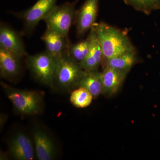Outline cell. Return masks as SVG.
Instances as JSON below:
<instances>
[{"instance_id":"1","label":"cell","mask_w":160,"mask_h":160,"mask_svg":"<svg viewBox=\"0 0 160 160\" xmlns=\"http://www.w3.org/2000/svg\"><path fill=\"white\" fill-rule=\"evenodd\" d=\"M94 27L105 61L136 51L129 38L121 30L103 22L96 23Z\"/></svg>"},{"instance_id":"2","label":"cell","mask_w":160,"mask_h":160,"mask_svg":"<svg viewBox=\"0 0 160 160\" xmlns=\"http://www.w3.org/2000/svg\"><path fill=\"white\" fill-rule=\"evenodd\" d=\"M1 84L6 97L20 114L35 116L42 112L44 105L42 92L17 89L3 82Z\"/></svg>"},{"instance_id":"3","label":"cell","mask_w":160,"mask_h":160,"mask_svg":"<svg viewBox=\"0 0 160 160\" xmlns=\"http://www.w3.org/2000/svg\"><path fill=\"white\" fill-rule=\"evenodd\" d=\"M27 65L32 76L43 85L53 88L54 78L59 59L45 50L26 57Z\"/></svg>"},{"instance_id":"4","label":"cell","mask_w":160,"mask_h":160,"mask_svg":"<svg viewBox=\"0 0 160 160\" xmlns=\"http://www.w3.org/2000/svg\"><path fill=\"white\" fill-rule=\"evenodd\" d=\"M84 70L80 64L66 53L58 60L54 78L55 86L62 90L77 88Z\"/></svg>"},{"instance_id":"5","label":"cell","mask_w":160,"mask_h":160,"mask_svg":"<svg viewBox=\"0 0 160 160\" xmlns=\"http://www.w3.org/2000/svg\"><path fill=\"white\" fill-rule=\"evenodd\" d=\"M75 5V2H66L56 6L43 20L47 28L69 38L70 28L76 18Z\"/></svg>"},{"instance_id":"6","label":"cell","mask_w":160,"mask_h":160,"mask_svg":"<svg viewBox=\"0 0 160 160\" xmlns=\"http://www.w3.org/2000/svg\"><path fill=\"white\" fill-rule=\"evenodd\" d=\"M57 0H38L33 6L26 10L14 12L13 15L23 23V32L30 34L41 20L47 17L57 6Z\"/></svg>"},{"instance_id":"7","label":"cell","mask_w":160,"mask_h":160,"mask_svg":"<svg viewBox=\"0 0 160 160\" xmlns=\"http://www.w3.org/2000/svg\"><path fill=\"white\" fill-rule=\"evenodd\" d=\"M34 152L31 139L23 132H15L9 139L8 152L14 160H33Z\"/></svg>"},{"instance_id":"8","label":"cell","mask_w":160,"mask_h":160,"mask_svg":"<svg viewBox=\"0 0 160 160\" xmlns=\"http://www.w3.org/2000/svg\"><path fill=\"white\" fill-rule=\"evenodd\" d=\"M98 2L99 0H86L77 11L75 22L78 38L83 36L96 24Z\"/></svg>"},{"instance_id":"9","label":"cell","mask_w":160,"mask_h":160,"mask_svg":"<svg viewBox=\"0 0 160 160\" xmlns=\"http://www.w3.org/2000/svg\"><path fill=\"white\" fill-rule=\"evenodd\" d=\"M36 154L39 160H53L57 150L54 141L45 129L39 126L32 129Z\"/></svg>"},{"instance_id":"10","label":"cell","mask_w":160,"mask_h":160,"mask_svg":"<svg viewBox=\"0 0 160 160\" xmlns=\"http://www.w3.org/2000/svg\"><path fill=\"white\" fill-rule=\"evenodd\" d=\"M0 49L22 58L28 55L19 33L3 22H1L0 25Z\"/></svg>"},{"instance_id":"11","label":"cell","mask_w":160,"mask_h":160,"mask_svg":"<svg viewBox=\"0 0 160 160\" xmlns=\"http://www.w3.org/2000/svg\"><path fill=\"white\" fill-rule=\"evenodd\" d=\"M46 46V51L59 59L67 53L70 43L69 38L47 28L41 37Z\"/></svg>"},{"instance_id":"12","label":"cell","mask_w":160,"mask_h":160,"mask_svg":"<svg viewBox=\"0 0 160 160\" xmlns=\"http://www.w3.org/2000/svg\"><path fill=\"white\" fill-rule=\"evenodd\" d=\"M128 72L105 66L102 72L103 94L112 96L117 93L122 87Z\"/></svg>"},{"instance_id":"13","label":"cell","mask_w":160,"mask_h":160,"mask_svg":"<svg viewBox=\"0 0 160 160\" xmlns=\"http://www.w3.org/2000/svg\"><path fill=\"white\" fill-rule=\"evenodd\" d=\"M22 57L0 49V73L1 76L8 80L17 78L21 72Z\"/></svg>"},{"instance_id":"14","label":"cell","mask_w":160,"mask_h":160,"mask_svg":"<svg viewBox=\"0 0 160 160\" xmlns=\"http://www.w3.org/2000/svg\"><path fill=\"white\" fill-rule=\"evenodd\" d=\"M91 35V44L87 56L80 63L82 69L86 71L98 70L104 59L102 50L97 37L94 26L89 30Z\"/></svg>"},{"instance_id":"15","label":"cell","mask_w":160,"mask_h":160,"mask_svg":"<svg viewBox=\"0 0 160 160\" xmlns=\"http://www.w3.org/2000/svg\"><path fill=\"white\" fill-rule=\"evenodd\" d=\"M81 87L87 89L91 93L93 98L103 94L102 72L98 70L84 71L80 79L78 87Z\"/></svg>"},{"instance_id":"16","label":"cell","mask_w":160,"mask_h":160,"mask_svg":"<svg viewBox=\"0 0 160 160\" xmlns=\"http://www.w3.org/2000/svg\"><path fill=\"white\" fill-rule=\"evenodd\" d=\"M136 51L126 52L106 61V66L122 71L129 72L138 62Z\"/></svg>"},{"instance_id":"17","label":"cell","mask_w":160,"mask_h":160,"mask_svg":"<svg viewBox=\"0 0 160 160\" xmlns=\"http://www.w3.org/2000/svg\"><path fill=\"white\" fill-rule=\"evenodd\" d=\"M91 34L89 32L88 37L85 39L75 44L70 43L67 51V54L80 64L86 58L88 55L91 46Z\"/></svg>"},{"instance_id":"18","label":"cell","mask_w":160,"mask_h":160,"mask_svg":"<svg viewBox=\"0 0 160 160\" xmlns=\"http://www.w3.org/2000/svg\"><path fill=\"white\" fill-rule=\"evenodd\" d=\"M93 99V96L89 91L81 87H77L72 92L70 97L72 104L78 108L88 107Z\"/></svg>"},{"instance_id":"19","label":"cell","mask_w":160,"mask_h":160,"mask_svg":"<svg viewBox=\"0 0 160 160\" xmlns=\"http://www.w3.org/2000/svg\"><path fill=\"white\" fill-rule=\"evenodd\" d=\"M127 5L146 14L160 8V0H124Z\"/></svg>"},{"instance_id":"20","label":"cell","mask_w":160,"mask_h":160,"mask_svg":"<svg viewBox=\"0 0 160 160\" xmlns=\"http://www.w3.org/2000/svg\"><path fill=\"white\" fill-rule=\"evenodd\" d=\"M9 153H7L6 154V152H1V157H0V158L1 160H6L8 158V156H9Z\"/></svg>"}]
</instances>
